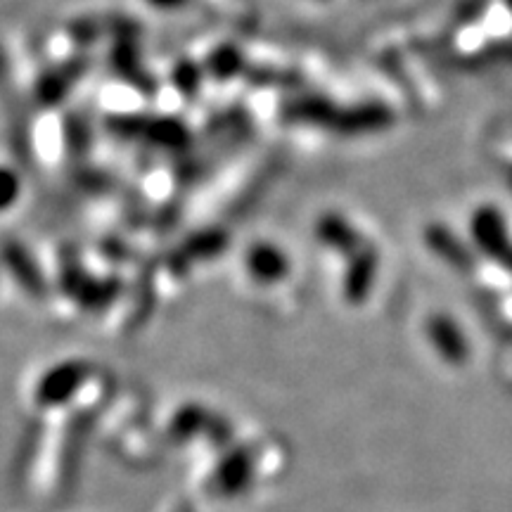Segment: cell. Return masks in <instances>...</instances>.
I'll use <instances>...</instances> for the list:
<instances>
[{
    "mask_svg": "<svg viewBox=\"0 0 512 512\" xmlns=\"http://www.w3.org/2000/svg\"><path fill=\"white\" fill-rule=\"evenodd\" d=\"M434 337L441 339V349H444L451 358L465 356V342L451 320H437V323H434Z\"/></svg>",
    "mask_w": 512,
    "mask_h": 512,
    "instance_id": "3957f363",
    "label": "cell"
},
{
    "mask_svg": "<svg viewBox=\"0 0 512 512\" xmlns=\"http://www.w3.org/2000/svg\"><path fill=\"white\" fill-rule=\"evenodd\" d=\"M510 8H512V0H510Z\"/></svg>",
    "mask_w": 512,
    "mask_h": 512,
    "instance_id": "52a82bcc",
    "label": "cell"
},
{
    "mask_svg": "<svg viewBox=\"0 0 512 512\" xmlns=\"http://www.w3.org/2000/svg\"><path fill=\"white\" fill-rule=\"evenodd\" d=\"M17 195H19V178L15 176V171L0 166V211L8 209L10 204L17 200Z\"/></svg>",
    "mask_w": 512,
    "mask_h": 512,
    "instance_id": "277c9868",
    "label": "cell"
},
{
    "mask_svg": "<svg viewBox=\"0 0 512 512\" xmlns=\"http://www.w3.org/2000/svg\"><path fill=\"white\" fill-rule=\"evenodd\" d=\"M472 233H475L479 247L486 254H491L498 264H503L512 271V242L508 238V228H505L503 216L496 209H479L475 219H472Z\"/></svg>",
    "mask_w": 512,
    "mask_h": 512,
    "instance_id": "6da1fadb",
    "label": "cell"
},
{
    "mask_svg": "<svg viewBox=\"0 0 512 512\" xmlns=\"http://www.w3.org/2000/svg\"><path fill=\"white\" fill-rule=\"evenodd\" d=\"M510 185H512V169H510Z\"/></svg>",
    "mask_w": 512,
    "mask_h": 512,
    "instance_id": "8992f818",
    "label": "cell"
},
{
    "mask_svg": "<svg viewBox=\"0 0 512 512\" xmlns=\"http://www.w3.org/2000/svg\"><path fill=\"white\" fill-rule=\"evenodd\" d=\"M150 3H159V5H176L178 0H150Z\"/></svg>",
    "mask_w": 512,
    "mask_h": 512,
    "instance_id": "5b68a950",
    "label": "cell"
},
{
    "mask_svg": "<svg viewBox=\"0 0 512 512\" xmlns=\"http://www.w3.org/2000/svg\"><path fill=\"white\" fill-rule=\"evenodd\" d=\"M247 266L259 278H275L285 271L287 256L273 245H256L247 256Z\"/></svg>",
    "mask_w": 512,
    "mask_h": 512,
    "instance_id": "7a4b0ae2",
    "label": "cell"
}]
</instances>
